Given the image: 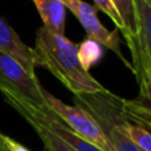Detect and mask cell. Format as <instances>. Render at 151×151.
Listing matches in <instances>:
<instances>
[{
  "mask_svg": "<svg viewBox=\"0 0 151 151\" xmlns=\"http://www.w3.org/2000/svg\"><path fill=\"white\" fill-rule=\"evenodd\" d=\"M33 52L36 65L52 73L74 96L109 91L82 68L78 58V45L68 37L50 33L44 27H40L36 31Z\"/></svg>",
  "mask_w": 151,
  "mask_h": 151,
  "instance_id": "1",
  "label": "cell"
},
{
  "mask_svg": "<svg viewBox=\"0 0 151 151\" xmlns=\"http://www.w3.org/2000/svg\"><path fill=\"white\" fill-rule=\"evenodd\" d=\"M45 89L36 74L0 50V93L19 114L52 113L44 97Z\"/></svg>",
  "mask_w": 151,
  "mask_h": 151,
  "instance_id": "2",
  "label": "cell"
},
{
  "mask_svg": "<svg viewBox=\"0 0 151 151\" xmlns=\"http://www.w3.org/2000/svg\"><path fill=\"white\" fill-rule=\"evenodd\" d=\"M44 97L52 111L78 137L97 146L102 151H115L98 122L86 110L77 105L70 106L64 104L61 99L52 96L48 90H44Z\"/></svg>",
  "mask_w": 151,
  "mask_h": 151,
  "instance_id": "3",
  "label": "cell"
},
{
  "mask_svg": "<svg viewBox=\"0 0 151 151\" xmlns=\"http://www.w3.org/2000/svg\"><path fill=\"white\" fill-rule=\"evenodd\" d=\"M64 3H65L66 8L73 13L76 19L80 21V24L83 27L88 39L110 49L119 58L121 63L126 68L130 69L131 73H134L133 64L127 61V58L123 56L122 50H121V39L118 36V31L111 32L102 25V23L97 16V8L89 3L82 1V0H64Z\"/></svg>",
  "mask_w": 151,
  "mask_h": 151,
  "instance_id": "4",
  "label": "cell"
},
{
  "mask_svg": "<svg viewBox=\"0 0 151 151\" xmlns=\"http://www.w3.org/2000/svg\"><path fill=\"white\" fill-rule=\"evenodd\" d=\"M106 93L74 96V101L77 104V106L86 110L98 122V125L101 126V129L106 134L109 141L111 142L115 151H143L142 149H139L131 139H129L114 123L111 115H110L106 99H105Z\"/></svg>",
  "mask_w": 151,
  "mask_h": 151,
  "instance_id": "5",
  "label": "cell"
},
{
  "mask_svg": "<svg viewBox=\"0 0 151 151\" xmlns=\"http://www.w3.org/2000/svg\"><path fill=\"white\" fill-rule=\"evenodd\" d=\"M137 36L127 44L133 57L134 76L139 77L151 68V7L146 0H135Z\"/></svg>",
  "mask_w": 151,
  "mask_h": 151,
  "instance_id": "6",
  "label": "cell"
},
{
  "mask_svg": "<svg viewBox=\"0 0 151 151\" xmlns=\"http://www.w3.org/2000/svg\"><path fill=\"white\" fill-rule=\"evenodd\" d=\"M0 50L17 63H20L31 74H36L37 65L33 48L28 47L17 32L0 16Z\"/></svg>",
  "mask_w": 151,
  "mask_h": 151,
  "instance_id": "7",
  "label": "cell"
},
{
  "mask_svg": "<svg viewBox=\"0 0 151 151\" xmlns=\"http://www.w3.org/2000/svg\"><path fill=\"white\" fill-rule=\"evenodd\" d=\"M105 99H106L107 107H109L110 115H111L114 123L117 125V127L129 139L134 142L139 149L143 151H151V131L146 130L145 127L133 123L130 121H127L123 117L122 111H121V98L117 96H114L113 93L107 91L105 94Z\"/></svg>",
  "mask_w": 151,
  "mask_h": 151,
  "instance_id": "8",
  "label": "cell"
},
{
  "mask_svg": "<svg viewBox=\"0 0 151 151\" xmlns=\"http://www.w3.org/2000/svg\"><path fill=\"white\" fill-rule=\"evenodd\" d=\"M33 118V119L41 122L42 125H45L52 133H55L58 138H61L64 142L69 145L70 147H73L76 151H102L97 146L89 143L88 141L82 139L81 137H78L74 131H72L55 113H49V114H37V115H23V118Z\"/></svg>",
  "mask_w": 151,
  "mask_h": 151,
  "instance_id": "9",
  "label": "cell"
},
{
  "mask_svg": "<svg viewBox=\"0 0 151 151\" xmlns=\"http://www.w3.org/2000/svg\"><path fill=\"white\" fill-rule=\"evenodd\" d=\"M42 21V27L50 33L65 36L66 8L64 0H32Z\"/></svg>",
  "mask_w": 151,
  "mask_h": 151,
  "instance_id": "10",
  "label": "cell"
},
{
  "mask_svg": "<svg viewBox=\"0 0 151 151\" xmlns=\"http://www.w3.org/2000/svg\"><path fill=\"white\" fill-rule=\"evenodd\" d=\"M115 5L123 24H125V33L123 37L126 44H130L137 36V8L135 0H111Z\"/></svg>",
  "mask_w": 151,
  "mask_h": 151,
  "instance_id": "11",
  "label": "cell"
},
{
  "mask_svg": "<svg viewBox=\"0 0 151 151\" xmlns=\"http://www.w3.org/2000/svg\"><path fill=\"white\" fill-rule=\"evenodd\" d=\"M24 119L36 131V134L39 135V138L41 139L42 145H44L47 151H76L73 147H70L66 142H64L61 138H58L55 133H52V131L45 125H42L41 122L33 119V118H29V117L24 118Z\"/></svg>",
  "mask_w": 151,
  "mask_h": 151,
  "instance_id": "12",
  "label": "cell"
},
{
  "mask_svg": "<svg viewBox=\"0 0 151 151\" xmlns=\"http://www.w3.org/2000/svg\"><path fill=\"white\" fill-rule=\"evenodd\" d=\"M102 56H104L102 45H99L98 42L93 41V40L86 39L85 41L78 45V58L85 70L89 72L91 66L98 64Z\"/></svg>",
  "mask_w": 151,
  "mask_h": 151,
  "instance_id": "13",
  "label": "cell"
},
{
  "mask_svg": "<svg viewBox=\"0 0 151 151\" xmlns=\"http://www.w3.org/2000/svg\"><path fill=\"white\" fill-rule=\"evenodd\" d=\"M139 86V93L137 98L127 99L129 104L142 110L151 111V68L145 70L139 77H137Z\"/></svg>",
  "mask_w": 151,
  "mask_h": 151,
  "instance_id": "14",
  "label": "cell"
},
{
  "mask_svg": "<svg viewBox=\"0 0 151 151\" xmlns=\"http://www.w3.org/2000/svg\"><path fill=\"white\" fill-rule=\"evenodd\" d=\"M94 1V7L97 9L102 11L105 15H107L110 17V20L114 23V25L117 27L118 31L122 32V35L125 33V24H123L122 19H121L119 13H118L115 5L113 4L111 0H93Z\"/></svg>",
  "mask_w": 151,
  "mask_h": 151,
  "instance_id": "15",
  "label": "cell"
},
{
  "mask_svg": "<svg viewBox=\"0 0 151 151\" xmlns=\"http://www.w3.org/2000/svg\"><path fill=\"white\" fill-rule=\"evenodd\" d=\"M0 151H31V150L0 131Z\"/></svg>",
  "mask_w": 151,
  "mask_h": 151,
  "instance_id": "16",
  "label": "cell"
},
{
  "mask_svg": "<svg viewBox=\"0 0 151 151\" xmlns=\"http://www.w3.org/2000/svg\"><path fill=\"white\" fill-rule=\"evenodd\" d=\"M146 3H147V4H149L150 7H151V0H146Z\"/></svg>",
  "mask_w": 151,
  "mask_h": 151,
  "instance_id": "17",
  "label": "cell"
}]
</instances>
